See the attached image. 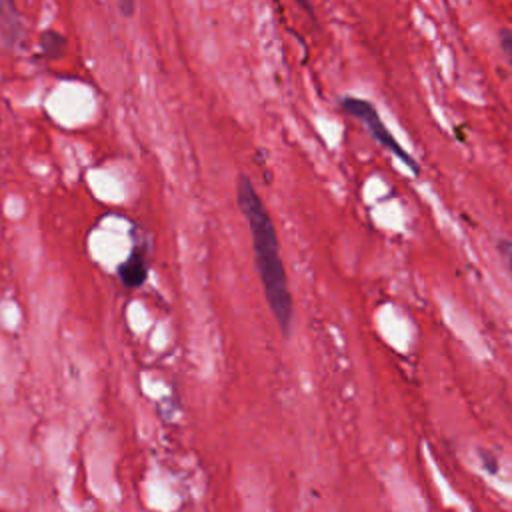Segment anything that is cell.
<instances>
[{
    "mask_svg": "<svg viewBox=\"0 0 512 512\" xmlns=\"http://www.w3.org/2000/svg\"><path fill=\"white\" fill-rule=\"evenodd\" d=\"M236 202H238V208H240V212L248 224L250 236H252L254 262H256V270H258V276L262 282L264 298H266L268 308L274 314L282 334L288 336L292 330L294 304H292V294L288 288L286 268H284V262L280 256L276 226L248 176H238Z\"/></svg>",
    "mask_w": 512,
    "mask_h": 512,
    "instance_id": "6da1fadb",
    "label": "cell"
},
{
    "mask_svg": "<svg viewBox=\"0 0 512 512\" xmlns=\"http://www.w3.org/2000/svg\"><path fill=\"white\" fill-rule=\"evenodd\" d=\"M340 108H342L346 114L358 118V120L366 126L368 134H370L380 146H384V148L390 150L396 158H400L402 164H406L412 174H416V176L420 174L418 162H414V158H412V156L398 144V140L390 134V130H388V128L384 126V122L380 120V116H378V112H376V108H374L372 102L362 100V98H354V96H346V98L340 100Z\"/></svg>",
    "mask_w": 512,
    "mask_h": 512,
    "instance_id": "7a4b0ae2",
    "label": "cell"
},
{
    "mask_svg": "<svg viewBox=\"0 0 512 512\" xmlns=\"http://www.w3.org/2000/svg\"><path fill=\"white\" fill-rule=\"evenodd\" d=\"M22 36L24 24L16 0H0V40L12 48L22 40Z\"/></svg>",
    "mask_w": 512,
    "mask_h": 512,
    "instance_id": "3957f363",
    "label": "cell"
},
{
    "mask_svg": "<svg viewBox=\"0 0 512 512\" xmlns=\"http://www.w3.org/2000/svg\"><path fill=\"white\" fill-rule=\"evenodd\" d=\"M148 266L140 248H132L128 258L118 266V278L126 288H140L146 282Z\"/></svg>",
    "mask_w": 512,
    "mask_h": 512,
    "instance_id": "277c9868",
    "label": "cell"
},
{
    "mask_svg": "<svg viewBox=\"0 0 512 512\" xmlns=\"http://www.w3.org/2000/svg\"><path fill=\"white\" fill-rule=\"evenodd\" d=\"M38 44H40L42 56H46V58H58L66 50V38L56 30H44L40 34Z\"/></svg>",
    "mask_w": 512,
    "mask_h": 512,
    "instance_id": "5b68a950",
    "label": "cell"
},
{
    "mask_svg": "<svg viewBox=\"0 0 512 512\" xmlns=\"http://www.w3.org/2000/svg\"><path fill=\"white\" fill-rule=\"evenodd\" d=\"M498 252H500L502 260L506 262L508 272H510V276H512V242H510V240H500V242H498Z\"/></svg>",
    "mask_w": 512,
    "mask_h": 512,
    "instance_id": "8992f818",
    "label": "cell"
},
{
    "mask_svg": "<svg viewBox=\"0 0 512 512\" xmlns=\"http://www.w3.org/2000/svg\"><path fill=\"white\" fill-rule=\"evenodd\" d=\"M478 456H480V460L484 462V468H486L490 474L498 472V462H496V458H494L490 452H486V450H480V452H478Z\"/></svg>",
    "mask_w": 512,
    "mask_h": 512,
    "instance_id": "52a82bcc",
    "label": "cell"
},
{
    "mask_svg": "<svg viewBox=\"0 0 512 512\" xmlns=\"http://www.w3.org/2000/svg\"><path fill=\"white\" fill-rule=\"evenodd\" d=\"M500 44H502V50H504L508 62L512 64V32L504 30V32L500 34Z\"/></svg>",
    "mask_w": 512,
    "mask_h": 512,
    "instance_id": "ba28073f",
    "label": "cell"
},
{
    "mask_svg": "<svg viewBox=\"0 0 512 512\" xmlns=\"http://www.w3.org/2000/svg\"><path fill=\"white\" fill-rule=\"evenodd\" d=\"M116 6L120 10V14L132 16L134 10H136V0H116Z\"/></svg>",
    "mask_w": 512,
    "mask_h": 512,
    "instance_id": "9c48e42d",
    "label": "cell"
},
{
    "mask_svg": "<svg viewBox=\"0 0 512 512\" xmlns=\"http://www.w3.org/2000/svg\"><path fill=\"white\" fill-rule=\"evenodd\" d=\"M298 2V6L302 8V10H306V12H310V2L308 0H296Z\"/></svg>",
    "mask_w": 512,
    "mask_h": 512,
    "instance_id": "30bf717a",
    "label": "cell"
}]
</instances>
